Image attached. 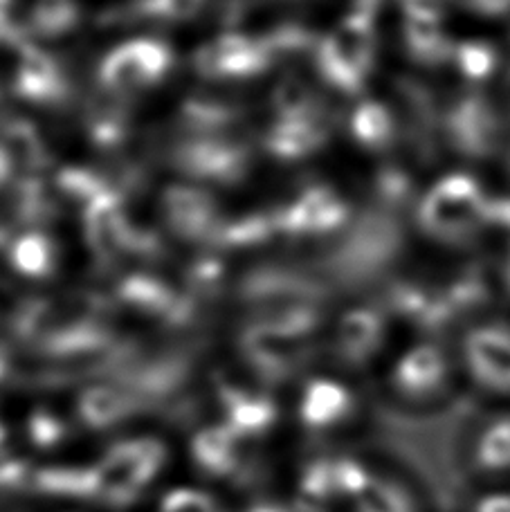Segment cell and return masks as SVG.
<instances>
[{
	"label": "cell",
	"mask_w": 510,
	"mask_h": 512,
	"mask_svg": "<svg viewBox=\"0 0 510 512\" xmlns=\"http://www.w3.org/2000/svg\"><path fill=\"white\" fill-rule=\"evenodd\" d=\"M165 463V447L153 438L115 445L95 472V495L111 504H129L149 486Z\"/></svg>",
	"instance_id": "6da1fadb"
},
{
	"label": "cell",
	"mask_w": 510,
	"mask_h": 512,
	"mask_svg": "<svg viewBox=\"0 0 510 512\" xmlns=\"http://www.w3.org/2000/svg\"><path fill=\"white\" fill-rule=\"evenodd\" d=\"M468 358L475 378L486 387L510 393V333L486 328L472 337Z\"/></svg>",
	"instance_id": "7a4b0ae2"
},
{
	"label": "cell",
	"mask_w": 510,
	"mask_h": 512,
	"mask_svg": "<svg viewBox=\"0 0 510 512\" xmlns=\"http://www.w3.org/2000/svg\"><path fill=\"white\" fill-rule=\"evenodd\" d=\"M236 438L239 436H232L223 429H209V432L196 436L191 445L196 463L218 477L230 472L236 465Z\"/></svg>",
	"instance_id": "3957f363"
},
{
	"label": "cell",
	"mask_w": 510,
	"mask_h": 512,
	"mask_svg": "<svg viewBox=\"0 0 510 512\" xmlns=\"http://www.w3.org/2000/svg\"><path fill=\"white\" fill-rule=\"evenodd\" d=\"M477 465L486 472L510 468V418H499L479 438Z\"/></svg>",
	"instance_id": "277c9868"
},
{
	"label": "cell",
	"mask_w": 510,
	"mask_h": 512,
	"mask_svg": "<svg viewBox=\"0 0 510 512\" xmlns=\"http://www.w3.org/2000/svg\"><path fill=\"white\" fill-rule=\"evenodd\" d=\"M360 512H412L403 492L387 486V483L371 481L362 492Z\"/></svg>",
	"instance_id": "5b68a950"
},
{
	"label": "cell",
	"mask_w": 510,
	"mask_h": 512,
	"mask_svg": "<svg viewBox=\"0 0 510 512\" xmlns=\"http://www.w3.org/2000/svg\"><path fill=\"white\" fill-rule=\"evenodd\" d=\"M344 414V400L338 393H317L304 405V418L311 427H331Z\"/></svg>",
	"instance_id": "8992f818"
},
{
	"label": "cell",
	"mask_w": 510,
	"mask_h": 512,
	"mask_svg": "<svg viewBox=\"0 0 510 512\" xmlns=\"http://www.w3.org/2000/svg\"><path fill=\"white\" fill-rule=\"evenodd\" d=\"M160 512H218L216 504L198 490H173L165 497Z\"/></svg>",
	"instance_id": "52a82bcc"
},
{
	"label": "cell",
	"mask_w": 510,
	"mask_h": 512,
	"mask_svg": "<svg viewBox=\"0 0 510 512\" xmlns=\"http://www.w3.org/2000/svg\"><path fill=\"white\" fill-rule=\"evenodd\" d=\"M475 512H510V495H488L479 501Z\"/></svg>",
	"instance_id": "ba28073f"
}]
</instances>
